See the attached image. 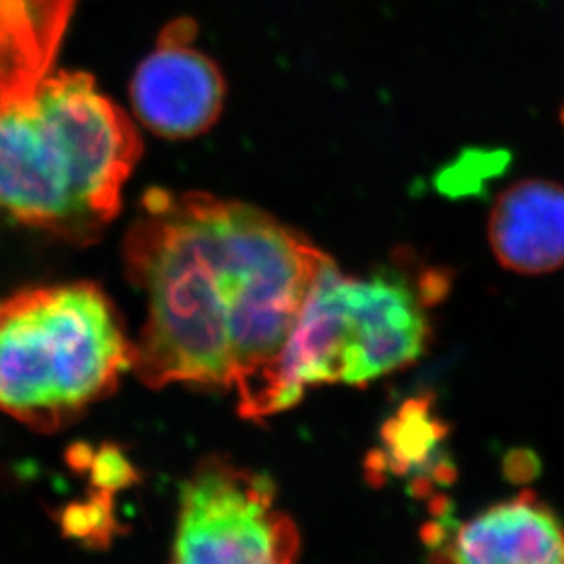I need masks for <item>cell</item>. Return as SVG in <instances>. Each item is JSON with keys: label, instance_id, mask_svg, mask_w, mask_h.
<instances>
[{"label": "cell", "instance_id": "obj_1", "mask_svg": "<svg viewBox=\"0 0 564 564\" xmlns=\"http://www.w3.org/2000/svg\"><path fill=\"white\" fill-rule=\"evenodd\" d=\"M330 257L259 207L151 189L126 239L147 299L132 370L151 389L235 391L245 419L267 402L304 303Z\"/></svg>", "mask_w": 564, "mask_h": 564}, {"label": "cell", "instance_id": "obj_2", "mask_svg": "<svg viewBox=\"0 0 564 564\" xmlns=\"http://www.w3.org/2000/svg\"><path fill=\"white\" fill-rule=\"evenodd\" d=\"M137 127L85 72L0 85V212L77 245L118 215Z\"/></svg>", "mask_w": 564, "mask_h": 564}, {"label": "cell", "instance_id": "obj_3", "mask_svg": "<svg viewBox=\"0 0 564 564\" xmlns=\"http://www.w3.org/2000/svg\"><path fill=\"white\" fill-rule=\"evenodd\" d=\"M134 343L90 282L33 288L0 303V411L57 431L115 391Z\"/></svg>", "mask_w": 564, "mask_h": 564}, {"label": "cell", "instance_id": "obj_4", "mask_svg": "<svg viewBox=\"0 0 564 564\" xmlns=\"http://www.w3.org/2000/svg\"><path fill=\"white\" fill-rule=\"evenodd\" d=\"M445 293V279H413L402 270L347 278L326 268L304 303L272 391L267 416L292 408L308 387L365 386L413 365L431 337L427 306Z\"/></svg>", "mask_w": 564, "mask_h": 564}, {"label": "cell", "instance_id": "obj_5", "mask_svg": "<svg viewBox=\"0 0 564 564\" xmlns=\"http://www.w3.org/2000/svg\"><path fill=\"white\" fill-rule=\"evenodd\" d=\"M299 546L261 473L209 456L182 486L173 564H297Z\"/></svg>", "mask_w": 564, "mask_h": 564}, {"label": "cell", "instance_id": "obj_6", "mask_svg": "<svg viewBox=\"0 0 564 564\" xmlns=\"http://www.w3.org/2000/svg\"><path fill=\"white\" fill-rule=\"evenodd\" d=\"M195 37L193 19L169 22L132 79L131 98L138 120L158 137H200L223 115V72L193 46Z\"/></svg>", "mask_w": 564, "mask_h": 564}, {"label": "cell", "instance_id": "obj_7", "mask_svg": "<svg viewBox=\"0 0 564 564\" xmlns=\"http://www.w3.org/2000/svg\"><path fill=\"white\" fill-rule=\"evenodd\" d=\"M451 564H564V517L533 491L489 506L451 539Z\"/></svg>", "mask_w": 564, "mask_h": 564}, {"label": "cell", "instance_id": "obj_8", "mask_svg": "<svg viewBox=\"0 0 564 564\" xmlns=\"http://www.w3.org/2000/svg\"><path fill=\"white\" fill-rule=\"evenodd\" d=\"M489 245L502 267L541 275L564 267V187L549 180L510 185L489 215Z\"/></svg>", "mask_w": 564, "mask_h": 564}, {"label": "cell", "instance_id": "obj_9", "mask_svg": "<svg viewBox=\"0 0 564 564\" xmlns=\"http://www.w3.org/2000/svg\"><path fill=\"white\" fill-rule=\"evenodd\" d=\"M77 0H0V85L52 72Z\"/></svg>", "mask_w": 564, "mask_h": 564}, {"label": "cell", "instance_id": "obj_10", "mask_svg": "<svg viewBox=\"0 0 564 564\" xmlns=\"http://www.w3.org/2000/svg\"><path fill=\"white\" fill-rule=\"evenodd\" d=\"M444 438V423L436 419L429 400L405 403L383 429V466L397 475H416L427 469L434 478L445 480L447 467L438 458Z\"/></svg>", "mask_w": 564, "mask_h": 564}, {"label": "cell", "instance_id": "obj_11", "mask_svg": "<svg viewBox=\"0 0 564 564\" xmlns=\"http://www.w3.org/2000/svg\"><path fill=\"white\" fill-rule=\"evenodd\" d=\"M563 123H564V109H563Z\"/></svg>", "mask_w": 564, "mask_h": 564}]
</instances>
